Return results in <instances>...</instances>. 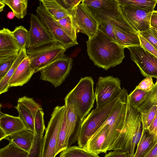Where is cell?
I'll use <instances>...</instances> for the list:
<instances>
[{
    "label": "cell",
    "instance_id": "cell-1",
    "mask_svg": "<svg viewBox=\"0 0 157 157\" xmlns=\"http://www.w3.org/2000/svg\"><path fill=\"white\" fill-rule=\"evenodd\" d=\"M86 43L90 59L95 65L106 71L119 65L125 57L124 48L99 29Z\"/></svg>",
    "mask_w": 157,
    "mask_h": 157
},
{
    "label": "cell",
    "instance_id": "cell-2",
    "mask_svg": "<svg viewBox=\"0 0 157 157\" xmlns=\"http://www.w3.org/2000/svg\"><path fill=\"white\" fill-rule=\"evenodd\" d=\"M143 131L141 112L133 107L128 99L125 117L120 133L110 150L128 152L133 157Z\"/></svg>",
    "mask_w": 157,
    "mask_h": 157
},
{
    "label": "cell",
    "instance_id": "cell-3",
    "mask_svg": "<svg viewBox=\"0 0 157 157\" xmlns=\"http://www.w3.org/2000/svg\"><path fill=\"white\" fill-rule=\"evenodd\" d=\"M94 85L92 77L81 78L64 99L65 102L73 105L81 124L93 107L96 99Z\"/></svg>",
    "mask_w": 157,
    "mask_h": 157
},
{
    "label": "cell",
    "instance_id": "cell-4",
    "mask_svg": "<svg viewBox=\"0 0 157 157\" xmlns=\"http://www.w3.org/2000/svg\"><path fill=\"white\" fill-rule=\"evenodd\" d=\"M126 90L123 87L116 98L93 110L88 115L81 125L78 139V146L85 148L88 140L106 121L113 108L121 98Z\"/></svg>",
    "mask_w": 157,
    "mask_h": 157
},
{
    "label": "cell",
    "instance_id": "cell-5",
    "mask_svg": "<svg viewBox=\"0 0 157 157\" xmlns=\"http://www.w3.org/2000/svg\"><path fill=\"white\" fill-rule=\"evenodd\" d=\"M67 49L55 41L34 48L26 49V52L30 66L36 73L62 56Z\"/></svg>",
    "mask_w": 157,
    "mask_h": 157
},
{
    "label": "cell",
    "instance_id": "cell-6",
    "mask_svg": "<svg viewBox=\"0 0 157 157\" xmlns=\"http://www.w3.org/2000/svg\"><path fill=\"white\" fill-rule=\"evenodd\" d=\"M126 90L119 101L113 108L105 123L109 125L108 133L102 146L101 153H106L118 138L124 122L128 99Z\"/></svg>",
    "mask_w": 157,
    "mask_h": 157
},
{
    "label": "cell",
    "instance_id": "cell-7",
    "mask_svg": "<svg viewBox=\"0 0 157 157\" xmlns=\"http://www.w3.org/2000/svg\"><path fill=\"white\" fill-rule=\"evenodd\" d=\"M65 105L54 109L43 137L42 157H55L59 132L63 121Z\"/></svg>",
    "mask_w": 157,
    "mask_h": 157
},
{
    "label": "cell",
    "instance_id": "cell-8",
    "mask_svg": "<svg viewBox=\"0 0 157 157\" xmlns=\"http://www.w3.org/2000/svg\"><path fill=\"white\" fill-rule=\"evenodd\" d=\"M72 63V59L64 54L40 71V79L48 82L56 87L68 76Z\"/></svg>",
    "mask_w": 157,
    "mask_h": 157
},
{
    "label": "cell",
    "instance_id": "cell-9",
    "mask_svg": "<svg viewBox=\"0 0 157 157\" xmlns=\"http://www.w3.org/2000/svg\"><path fill=\"white\" fill-rule=\"evenodd\" d=\"M121 90L119 78L112 76L100 77L95 91L96 108H99L114 100Z\"/></svg>",
    "mask_w": 157,
    "mask_h": 157
},
{
    "label": "cell",
    "instance_id": "cell-10",
    "mask_svg": "<svg viewBox=\"0 0 157 157\" xmlns=\"http://www.w3.org/2000/svg\"><path fill=\"white\" fill-rule=\"evenodd\" d=\"M72 17L77 33H81L89 38L99 29V25L89 10L82 2L70 13Z\"/></svg>",
    "mask_w": 157,
    "mask_h": 157
},
{
    "label": "cell",
    "instance_id": "cell-11",
    "mask_svg": "<svg viewBox=\"0 0 157 157\" xmlns=\"http://www.w3.org/2000/svg\"><path fill=\"white\" fill-rule=\"evenodd\" d=\"M130 58L145 77L157 78V58L145 50L140 45L128 47Z\"/></svg>",
    "mask_w": 157,
    "mask_h": 157
},
{
    "label": "cell",
    "instance_id": "cell-12",
    "mask_svg": "<svg viewBox=\"0 0 157 157\" xmlns=\"http://www.w3.org/2000/svg\"><path fill=\"white\" fill-rule=\"evenodd\" d=\"M36 13L55 41L64 46L67 49L78 44L45 10L40 1L36 10Z\"/></svg>",
    "mask_w": 157,
    "mask_h": 157
},
{
    "label": "cell",
    "instance_id": "cell-13",
    "mask_svg": "<svg viewBox=\"0 0 157 157\" xmlns=\"http://www.w3.org/2000/svg\"><path fill=\"white\" fill-rule=\"evenodd\" d=\"M55 41L39 17L32 13L26 49H32Z\"/></svg>",
    "mask_w": 157,
    "mask_h": 157
},
{
    "label": "cell",
    "instance_id": "cell-14",
    "mask_svg": "<svg viewBox=\"0 0 157 157\" xmlns=\"http://www.w3.org/2000/svg\"><path fill=\"white\" fill-rule=\"evenodd\" d=\"M121 13L133 28L139 33L148 30L153 11L119 4Z\"/></svg>",
    "mask_w": 157,
    "mask_h": 157
},
{
    "label": "cell",
    "instance_id": "cell-15",
    "mask_svg": "<svg viewBox=\"0 0 157 157\" xmlns=\"http://www.w3.org/2000/svg\"><path fill=\"white\" fill-rule=\"evenodd\" d=\"M19 50L12 32L3 28L0 30V63L13 60Z\"/></svg>",
    "mask_w": 157,
    "mask_h": 157
},
{
    "label": "cell",
    "instance_id": "cell-16",
    "mask_svg": "<svg viewBox=\"0 0 157 157\" xmlns=\"http://www.w3.org/2000/svg\"><path fill=\"white\" fill-rule=\"evenodd\" d=\"M64 105L68 147L78 140L81 126L77 124L78 117L73 105L67 102H65Z\"/></svg>",
    "mask_w": 157,
    "mask_h": 157
},
{
    "label": "cell",
    "instance_id": "cell-17",
    "mask_svg": "<svg viewBox=\"0 0 157 157\" xmlns=\"http://www.w3.org/2000/svg\"><path fill=\"white\" fill-rule=\"evenodd\" d=\"M35 73V71L31 67L29 60L27 57L19 65L10 79L9 87L23 86L29 81Z\"/></svg>",
    "mask_w": 157,
    "mask_h": 157
},
{
    "label": "cell",
    "instance_id": "cell-18",
    "mask_svg": "<svg viewBox=\"0 0 157 157\" xmlns=\"http://www.w3.org/2000/svg\"><path fill=\"white\" fill-rule=\"evenodd\" d=\"M0 128L4 131L7 136L27 128L19 116H11L3 113L1 111L0 113Z\"/></svg>",
    "mask_w": 157,
    "mask_h": 157
},
{
    "label": "cell",
    "instance_id": "cell-19",
    "mask_svg": "<svg viewBox=\"0 0 157 157\" xmlns=\"http://www.w3.org/2000/svg\"><path fill=\"white\" fill-rule=\"evenodd\" d=\"M35 134L30 130L25 128L7 136L5 139L12 142L20 148L29 152Z\"/></svg>",
    "mask_w": 157,
    "mask_h": 157
},
{
    "label": "cell",
    "instance_id": "cell-20",
    "mask_svg": "<svg viewBox=\"0 0 157 157\" xmlns=\"http://www.w3.org/2000/svg\"><path fill=\"white\" fill-rule=\"evenodd\" d=\"M109 131V125L105 123L90 138L85 148L97 155L101 153L102 145L106 139Z\"/></svg>",
    "mask_w": 157,
    "mask_h": 157
},
{
    "label": "cell",
    "instance_id": "cell-21",
    "mask_svg": "<svg viewBox=\"0 0 157 157\" xmlns=\"http://www.w3.org/2000/svg\"><path fill=\"white\" fill-rule=\"evenodd\" d=\"M109 19L114 27L117 43L124 48L130 46L140 45L139 34L129 32L118 27Z\"/></svg>",
    "mask_w": 157,
    "mask_h": 157
},
{
    "label": "cell",
    "instance_id": "cell-22",
    "mask_svg": "<svg viewBox=\"0 0 157 157\" xmlns=\"http://www.w3.org/2000/svg\"><path fill=\"white\" fill-rule=\"evenodd\" d=\"M45 10L56 21L70 15L59 0H40Z\"/></svg>",
    "mask_w": 157,
    "mask_h": 157
},
{
    "label": "cell",
    "instance_id": "cell-23",
    "mask_svg": "<svg viewBox=\"0 0 157 157\" xmlns=\"http://www.w3.org/2000/svg\"><path fill=\"white\" fill-rule=\"evenodd\" d=\"M26 48L21 49L17 57L14 59L12 65L5 76L0 81V94L7 92L9 88V83L10 79L14 74L17 67L27 57Z\"/></svg>",
    "mask_w": 157,
    "mask_h": 157
},
{
    "label": "cell",
    "instance_id": "cell-24",
    "mask_svg": "<svg viewBox=\"0 0 157 157\" xmlns=\"http://www.w3.org/2000/svg\"><path fill=\"white\" fill-rule=\"evenodd\" d=\"M82 3L88 8L105 11L119 9L117 0H83Z\"/></svg>",
    "mask_w": 157,
    "mask_h": 157
},
{
    "label": "cell",
    "instance_id": "cell-25",
    "mask_svg": "<svg viewBox=\"0 0 157 157\" xmlns=\"http://www.w3.org/2000/svg\"><path fill=\"white\" fill-rule=\"evenodd\" d=\"M154 142L153 136L148 129L143 130L133 157H143Z\"/></svg>",
    "mask_w": 157,
    "mask_h": 157
},
{
    "label": "cell",
    "instance_id": "cell-26",
    "mask_svg": "<svg viewBox=\"0 0 157 157\" xmlns=\"http://www.w3.org/2000/svg\"><path fill=\"white\" fill-rule=\"evenodd\" d=\"M1 1L8 6L18 19L23 18L26 15L28 0H2Z\"/></svg>",
    "mask_w": 157,
    "mask_h": 157
},
{
    "label": "cell",
    "instance_id": "cell-27",
    "mask_svg": "<svg viewBox=\"0 0 157 157\" xmlns=\"http://www.w3.org/2000/svg\"><path fill=\"white\" fill-rule=\"evenodd\" d=\"M59 157H100L85 148L76 146H70L62 151Z\"/></svg>",
    "mask_w": 157,
    "mask_h": 157
},
{
    "label": "cell",
    "instance_id": "cell-28",
    "mask_svg": "<svg viewBox=\"0 0 157 157\" xmlns=\"http://www.w3.org/2000/svg\"><path fill=\"white\" fill-rule=\"evenodd\" d=\"M118 4L153 11L157 0H117Z\"/></svg>",
    "mask_w": 157,
    "mask_h": 157
},
{
    "label": "cell",
    "instance_id": "cell-29",
    "mask_svg": "<svg viewBox=\"0 0 157 157\" xmlns=\"http://www.w3.org/2000/svg\"><path fill=\"white\" fill-rule=\"evenodd\" d=\"M29 152L12 142L0 149V157H27Z\"/></svg>",
    "mask_w": 157,
    "mask_h": 157
},
{
    "label": "cell",
    "instance_id": "cell-30",
    "mask_svg": "<svg viewBox=\"0 0 157 157\" xmlns=\"http://www.w3.org/2000/svg\"><path fill=\"white\" fill-rule=\"evenodd\" d=\"M56 21L66 33L78 44L76 28L71 15H70Z\"/></svg>",
    "mask_w": 157,
    "mask_h": 157
},
{
    "label": "cell",
    "instance_id": "cell-31",
    "mask_svg": "<svg viewBox=\"0 0 157 157\" xmlns=\"http://www.w3.org/2000/svg\"><path fill=\"white\" fill-rule=\"evenodd\" d=\"M14 108L18 112L19 116L22 119L27 128L35 134L34 119L30 112L25 106L18 102Z\"/></svg>",
    "mask_w": 157,
    "mask_h": 157
},
{
    "label": "cell",
    "instance_id": "cell-32",
    "mask_svg": "<svg viewBox=\"0 0 157 157\" xmlns=\"http://www.w3.org/2000/svg\"><path fill=\"white\" fill-rule=\"evenodd\" d=\"M154 105H157V79L145 100L137 108L141 113H145Z\"/></svg>",
    "mask_w": 157,
    "mask_h": 157
},
{
    "label": "cell",
    "instance_id": "cell-33",
    "mask_svg": "<svg viewBox=\"0 0 157 157\" xmlns=\"http://www.w3.org/2000/svg\"><path fill=\"white\" fill-rule=\"evenodd\" d=\"M67 147V132L65 110L63 122L59 134L56 151V155Z\"/></svg>",
    "mask_w": 157,
    "mask_h": 157
},
{
    "label": "cell",
    "instance_id": "cell-34",
    "mask_svg": "<svg viewBox=\"0 0 157 157\" xmlns=\"http://www.w3.org/2000/svg\"><path fill=\"white\" fill-rule=\"evenodd\" d=\"M12 32L19 50L26 48L29 31L21 25L16 27Z\"/></svg>",
    "mask_w": 157,
    "mask_h": 157
},
{
    "label": "cell",
    "instance_id": "cell-35",
    "mask_svg": "<svg viewBox=\"0 0 157 157\" xmlns=\"http://www.w3.org/2000/svg\"><path fill=\"white\" fill-rule=\"evenodd\" d=\"M150 91H145L136 88L128 95V99L131 105L137 108L145 100Z\"/></svg>",
    "mask_w": 157,
    "mask_h": 157
},
{
    "label": "cell",
    "instance_id": "cell-36",
    "mask_svg": "<svg viewBox=\"0 0 157 157\" xmlns=\"http://www.w3.org/2000/svg\"><path fill=\"white\" fill-rule=\"evenodd\" d=\"M18 102L22 104L29 111L34 119L38 111L42 109L41 106L36 103L33 98L26 96L19 98Z\"/></svg>",
    "mask_w": 157,
    "mask_h": 157
},
{
    "label": "cell",
    "instance_id": "cell-37",
    "mask_svg": "<svg viewBox=\"0 0 157 157\" xmlns=\"http://www.w3.org/2000/svg\"><path fill=\"white\" fill-rule=\"evenodd\" d=\"M43 137L35 135L31 149L27 157H42Z\"/></svg>",
    "mask_w": 157,
    "mask_h": 157
},
{
    "label": "cell",
    "instance_id": "cell-38",
    "mask_svg": "<svg viewBox=\"0 0 157 157\" xmlns=\"http://www.w3.org/2000/svg\"><path fill=\"white\" fill-rule=\"evenodd\" d=\"M44 115L42 109H40L36 113L34 119L35 135L40 136H43L45 129Z\"/></svg>",
    "mask_w": 157,
    "mask_h": 157
},
{
    "label": "cell",
    "instance_id": "cell-39",
    "mask_svg": "<svg viewBox=\"0 0 157 157\" xmlns=\"http://www.w3.org/2000/svg\"><path fill=\"white\" fill-rule=\"evenodd\" d=\"M157 105H154L145 113H141L143 130L147 129L155 115Z\"/></svg>",
    "mask_w": 157,
    "mask_h": 157
},
{
    "label": "cell",
    "instance_id": "cell-40",
    "mask_svg": "<svg viewBox=\"0 0 157 157\" xmlns=\"http://www.w3.org/2000/svg\"><path fill=\"white\" fill-rule=\"evenodd\" d=\"M139 33L157 50V32L153 27L150 26L148 30Z\"/></svg>",
    "mask_w": 157,
    "mask_h": 157
},
{
    "label": "cell",
    "instance_id": "cell-41",
    "mask_svg": "<svg viewBox=\"0 0 157 157\" xmlns=\"http://www.w3.org/2000/svg\"><path fill=\"white\" fill-rule=\"evenodd\" d=\"M140 45L145 50L157 58V50L140 33L138 35Z\"/></svg>",
    "mask_w": 157,
    "mask_h": 157
},
{
    "label": "cell",
    "instance_id": "cell-42",
    "mask_svg": "<svg viewBox=\"0 0 157 157\" xmlns=\"http://www.w3.org/2000/svg\"><path fill=\"white\" fill-rule=\"evenodd\" d=\"M154 85L152 77H148L141 81L136 88L144 91H149L152 89Z\"/></svg>",
    "mask_w": 157,
    "mask_h": 157
},
{
    "label": "cell",
    "instance_id": "cell-43",
    "mask_svg": "<svg viewBox=\"0 0 157 157\" xmlns=\"http://www.w3.org/2000/svg\"><path fill=\"white\" fill-rule=\"evenodd\" d=\"M82 0H59L63 6L69 14L77 6Z\"/></svg>",
    "mask_w": 157,
    "mask_h": 157
},
{
    "label": "cell",
    "instance_id": "cell-44",
    "mask_svg": "<svg viewBox=\"0 0 157 157\" xmlns=\"http://www.w3.org/2000/svg\"><path fill=\"white\" fill-rule=\"evenodd\" d=\"M14 60H9L0 63V81L6 75L10 68Z\"/></svg>",
    "mask_w": 157,
    "mask_h": 157
},
{
    "label": "cell",
    "instance_id": "cell-45",
    "mask_svg": "<svg viewBox=\"0 0 157 157\" xmlns=\"http://www.w3.org/2000/svg\"><path fill=\"white\" fill-rule=\"evenodd\" d=\"M147 129L154 138V141L157 140V108L155 117Z\"/></svg>",
    "mask_w": 157,
    "mask_h": 157
},
{
    "label": "cell",
    "instance_id": "cell-46",
    "mask_svg": "<svg viewBox=\"0 0 157 157\" xmlns=\"http://www.w3.org/2000/svg\"><path fill=\"white\" fill-rule=\"evenodd\" d=\"M128 152L119 150H113L106 154L104 157H130Z\"/></svg>",
    "mask_w": 157,
    "mask_h": 157
},
{
    "label": "cell",
    "instance_id": "cell-47",
    "mask_svg": "<svg viewBox=\"0 0 157 157\" xmlns=\"http://www.w3.org/2000/svg\"><path fill=\"white\" fill-rule=\"evenodd\" d=\"M143 157H157V140L154 142Z\"/></svg>",
    "mask_w": 157,
    "mask_h": 157
},
{
    "label": "cell",
    "instance_id": "cell-48",
    "mask_svg": "<svg viewBox=\"0 0 157 157\" xmlns=\"http://www.w3.org/2000/svg\"><path fill=\"white\" fill-rule=\"evenodd\" d=\"M150 26L157 29V10H154L152 12L150 20Z\"/></svg>",
    "mask_w": 157,
    "mask_h": 157
},
{
    "label": "cell",
    "instance_id": "cell-49",
    "mask_svg": "<svg viewBox=\"0 0 157 157\" xmlns=\"http://www.w3.org/2000/svg\"><path fill=\"white\" fill-rule=\"evenodd\" d=\"M7 136L4 131L0 128V140H2L3 139H5Z\"/></svg>",
    "mask_w": 157,
    "mask_h": 157
},
{
    "label": "cell",
    "instance_id": "cell-50",
    "mask_svg": "<svg viewBox=\"0 0 157 157\" xmlns=\"http://www.w3.org/2000/svg\"><path fill=\"white\" fill-rule=\"evenodd\" d=\"M7 16L9 19H12L14 18L15 15L13 12H10L8 13Z\"/></svg>",
    "mask_w": 157,
    "mask_h": 157
},
{
    "label": "cell",
    "instance_id": "cell-51",
    "mask_svg": "<svg viewBox=\"0 0 157 157\" xmlns=\"http://www.w3.org/2000/svg\"><path fill=\"white\" fill-rule=\"evenodd\" d=\"M5 6V4L0 0V12H2L3 9Z\"/></svg>",
    "mask_w": 157,
    "mask_h": 157
},
{
    "label": "cell",
    "instance_id": "cell-52",
    "mask_svg": "<svg viewBox=\"0 0 157 157\" xmlns=\"http://www.w3.org/2000/svg\"><path fill=\"white\" fill-rule=\"evenodd\" d=\"M154 28V27H153ZM154 28V29L157 32V28Z\"/></svg>",
    "mask_w": 157,
    "mask_h": 157
},
{
    "label": "cell",
    "instance_id": "cell-53",
    "mask_svg": "<svg viewBox=\"0 0 157 157\" xmlns=\"http://www.w3.org/2000/svg\"><path fill=\"white\" fill-rule=\"evenodd\" d=\"M130 157H131V156Z\"/></svg>",
    "mask_w": 157,
    "mask_h": 157
}]
</instances>
